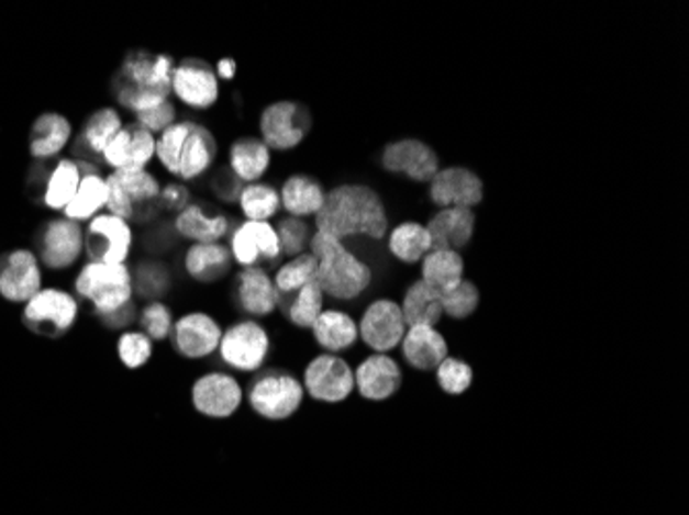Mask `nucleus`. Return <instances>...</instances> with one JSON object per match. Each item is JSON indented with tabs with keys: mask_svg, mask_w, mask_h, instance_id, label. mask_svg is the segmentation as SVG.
<instances>
[{
	"mask_svg": "<svg viewBox=\"0 0 689 515\" xmlns=\"http://www.w3.org/2000/svg\"><path fill=\"white\" fill-rule=\"evenodd\" d=\"M316 232L338 242L366 235L382 239L388 232V215L380 194L366 183H341L326 192L324 204L314 216Z\"/></svg>",
	"mask_w": 689,
	"mask_h": 515,
	"instance_id": "obj_1",
	"label": "nucleus"
},
{
	"mask_svg": "<svg viewBox=\"0 0 689 515\" xmlns=\"http://www.w3.org/2000/svg\"><path fill=\"white\" fill-rule=\"evenodd\" d=\"M174 68L176 60L169 54L129 52L112 79V93L120 108L136 116L168 101Z\"/></svg>",
	"mask_w": 689,
	"mask_h": 515,
	"instance_id": "obj_2",
	"label": "nucleus"
},
{
	"mask_svg": "<svg viewBox=\"0 0 689 515\" xmlns=\"http://www.w3.org/2000/svg\"><path fill=\"white\" fill-rule=\"evenodd\" d=\"M213 133L195 120H178L157 136L155 159L180 182L204 176L218 159Z\"/></svg>",
	"mask_w": 689,
	"mask_h": 515,
	"instance_id": "obj_3",
	"label": "nucleus"
},
{
	"mask_svg": "<svg viewBox=\"0 0 689 515\" xmlns=\"http://www.w3.org/2000/svg\"><path fill=\"white\" fill-rule=\"evenodd\" d=\"M308 251L316 258V279L320 291L338 301L359 298L371 283V270L352 249L331 235L314 232Z\"/></svg>",
	"mask_w": 689,
	"mask_h": 515,
	"instance_id": "obj_4",
	"label": "nucleus"
},
{
	"mask_svg": "<svg viewBox=\"0 0 689 515\" xmlns=\"http://www.w3.org/2000/svg\"><path fill=\"white\" fill-rule=\"evenodd\" d=\"M75 289L100 320L112 316L133 303V270L129 265L87 262L75 279Z\"/></svg>",
	"mask_w": 689,
	"mask_h": 515,
	"instance_id": "obj_5",
	"label": "nucleus"
},
{
	"mask_svg": "<svg viewBox=\"0 0 689 515\" xmlns=\"http://www.w3.org/2000/svg\"><path fill=\"white\" fill-rule=\"evenodd\" d=\"M108 204L110 215L120 216L129 223H145L159 211L162 183L149 169H119L108 178Z\"/></svg>",
	"mask_w": 689,
	"mask_h": 515,
	"instance_id": "obj_6",
	"label": "nucleus"
},
{
	"mask_svg": "<svg viewBox=\"0 0 689 515\" xmlns=\"http://www.w3.org/2000/svg\"><path fill=\"white\" fill-rule=\"evenodd\" d=\"M135 246L133 225L120 216L101 213L84 229V248L89 262L126 265Z\"/></svg>",
	"mask_w": 689,
	"mask_h": 515,
	"instance_id": "obj_7",
	"label": "nucleus"
},
{
	"mask_svg": "<svg viewBox=\"0 0 689 515\" xmlns=\"http://www.w3.org/2000/svg\"><path fill=\"white\" fill-rule=\"evenodd\" d=\"M248 402L256 415L267 421H286L300 411L303 385L291 373L281 369L265 371L251 388Z\"/></svg>",
	"mask_w": 689,
	"mask_h": 515,
	"instance_id": "obj_8",
	"label": "nucleus"
},
{
	"mask_svg": "<svg viewBox=\"0 0 689 515\" xmlns=\"http://www.w3.org/2000/svg\"><path fill=\"white\" fill-rule=\"evenodd\" d=\"M79 316V303L63 289H42L25 303L23 322L32 333L40 336L67 334Z\"/></svg>",
	"mask_w": 689,
	"mask_h": 515,
	"instance_id": "obj_9",
	"label": "nucleus"
},
{
	"mask_svg": "<svg viewBox=\"0 0 689 515\" xmlns=\"http://www.w3.org/2000/svg\"><path fill=\"white\" fill-rule=\"evenodd\" d=\"M260 141L275 150L300 147L312 128L308 108L298 101H275L260 114Z\"/></svg>",
	"mask_w": 689,
	"mask_h": 515,
	"instance_id": "obj_10",
	"label": "nucleus"
},
{
	"mask_svg": "<svg viewBox=\"0 0 689 515\" xmlns=\"http://www.w3.org/2000/svg\"><path fill=\"white\" fill-rule=\"evenodd\" d=\"M84 251V225L67 216L46 221L35 233V256L51 270H67Z\"/></svg>",
	"mask_w": 689,
	"mask_h": 515,
	"instance_id": "obj_11",
	"label": "nucleus"
},
{
	"mask_svg": "<svg viewBox=\"0 0 689 515\" xmlns=\"http://www.w3.org/2000/svg\"><path fill=\"white\" fill-rule=\"evenodd\" d=\"M269 349V333L258 322L244 320L223 333L218 350L225 366L237 371H256L265 366Z\"/></svg>",
	"mask_w": 689,
	"mask_h": 515,
	"instance_id": "obj_12",
	"label": "nucleus"
},
{
	"mask_svg": "<svg viewBox=\"0 0 689 515\" xmlns=\"http://www.w3.org/2000/svg\"><path fill=\"white\" fill-rule=\"evenodd\" d=\"M303 392L319 402L336 404L349 399L355 390V376L352 366L331 352L312 359L303 371Z\"/></svg>",
	"mask_w": 689,
	"mask_h": 515,
	"instance_id": "obj_13",
	"label": "nucleus"
},
{
	"mask_svg": "<svg viewBox=\"0 0 689 515\" xmlns=\"http://www.w3.org/2000/svg\"><path fill=\"white\" fill-rule=\"evenodd\" d=\"M171 93L190 110H209L219 100L215 67L202 58H185L174 68Z\"/></svg>",
	"mask_w": 689,
	"mask_h": 515,
	"instance_id": "obj_14",
	"label": "nucleus"
},
{
	"mask_svg": "<svg viewBox=\"0 0 689 515\" xmlns=\"http://www.w3.org/2000/svg\"><path fill=\"white\" fill-rule=\"evenodd\" d=\"M42 291L40 260L32 249H11L0 256V295L11 303H27Z\"/></svg>",
	"mask_w": 689,
	"mask_h": 515,
	"instance_id": "obj_15",
	"label": "nucleus"
},
{
	"mask_svg": "<svg viewBox=\"0 0 689 515\" xmlns=\"http://www.w3.org/2000/svg\"><path fill=\"white\" fill-rule=\"evenodd\" d=\"M359 338L376 352L397 349L407 333L403 312L397 301L378 300L370 303L359 322Z\"/></svg>",
	"mask_w": 689,
	"mask_h": 515,
	"instance_id": "obj_16",
	"label": "nucleus"
},
{
	"mask_svg": "<svg viewBox=\"0 0 689 515\" xmlns=\"http://www.w3.org/2000/svg\"><path fill=\"white\" fill-rule=\"evenodd\" d=\"M382 167L388 173L404 176L413 182H432L440 171L436 150L418 138H401L382 150Z\"/></svg>",
	"mask_w": 689,
	"mask_h": 515,
	"instance_id": "obj_17",
	"label": "nucleus"
},
{
	"mask_svg": "<svg viewBox=\"0 0 689 515\" xmlns=\"http://www.w3.org/2000/svg\"><path fill=\"white\" fill-rule=\"evenodd\" d=\"M155 143L157 136L143 128L141 124L131 122L124 124L110 145L101 155V164L110 167L112 171L119 169H147L155 159Z\"/></svg>",
	"mask_w": 689,
	"mask_h": 515,
	"instance_id": "obj_18",
	"label": "nucleus"
},
{
	"mask_svg": "<svg viewBox=\"0 0 689 515\" xmlns=\"http://www.w3.org/2000/svg\"><path fill=\"white\" fill-rule=\"evenodd\" d=\"M232 258L242 268L256 267L260 260L275 262L281 258L279 237L270 221H244L230 237Z\"/></svg>",
	"mask_w": 689,
	"mask_h": 515,
	"instance_id": "obj_19",
	"label": "nucleus"
},
{
	"mask_svg": "<svg viewBox=\"0 0 689 515\" xmlns=\"http://www.w3.org/2000/svg\"><path fill=\"white\" fill-rule=\"evenodd\" d=\"M430 199L440 209H473L484 200V182L469 167H446L432 178Z\"/></svg>",
	"mask_w": 689,
	"mask_h": 515,
	"instance_id": "obj_20",
	"label": "nucleus"
},
{
	"mask_svg": "<svg viewBox=\"0 0 689 515\" xmlns=\"http://www.w3.org/2000/svg\"><path fill=\"white\" fill-rule=\"evenodd\" d=\"M223 331L218 320L202 312H190L178 317L171 328V343L186 359H204L219 349Z\"/></svg>",
	"mask_w": 689,
	"mask_h": 515,
	"instance_id": "obj_21",
	"label": "nucleus"
},
{
	"mask_svg": "<svg viewBox=\"0 0 689 515\" xmlns=\"http://www.w3.org/2000/svg\"><path fill=\"white\" fill-rule=\"evenodd\" d=\"M242 388L227 373H207L192 385V406L209 418H230L242 404Z\"/></svg>",
	"mask_w": 689,
	"mask_h": 515,
	"instance_id": "obj_22",
	"label": "nucleus"
},
{
	"mask_svg": "<svg viewBox=\"0 0 689 515\" xmlns=\"http://www.w3.org/2000/svg\"><path fill=\"white\" fill-rule=\"evenodd\" d=\"M122 126H124V120H122L119 108L105 105V108L91 112L85 120L84 128L77 136V141H75V147H73L75 159L100 167L103 150L110 145V141L122 131Z\"/></svg>",
	"mask_w": 689,
	"mask_h": 515,
	"instance_id": "obj_23",
	"label": "nucleus"
},
{
	"mask_svg": "<svg viewBox=\"0 0 689 515\" xmlns=\"http://www.w3.org/2000/svg\"><path fill=\"white\" fill-rule=\"evenodd\" d=\"M355 390L371 402H382L394 396L403 382V373L392 357L374 352L354 371Z\"/></svg>",
	"mask_w": 689,
	"mask_h": 515,
	"instance_id": "obj_24",
	"label": "nucleus"
},
{
	"mask_svg": "<svg viewBox=\"0 0 689 515\" xmlns=\"http://www.w3.org/2000/svg\"><path fill=\"white\" fill-rule=\"evenodd\" d=\"M236 303L248 316H269L281 303V295L265 268H242L236 277Z\"/></svg>",
	"mask_w": 689,
	"mask_h": 515,
	"instance_id": "obj_25",
	"label": "nucleus"
},
{
	"mask_svg": "<svg viewBox=\"0 0 689 515\" xmlns=\"http://www.w3.org/2000/svg\"><path fill=\"white\" fill-rule=\"evenodd\" d=\"M174 229L192 244H218L230 233V219L223 213H209L204 202H190L174 216Z\"/></svg>",
	"mask_w": 689,
	"mask_h": 515,
	"instance_id": "obj_26",
	"label": "nucleus"
},
{
	"mask_svg": "<svg viewBox=\"0 0 689 515\" xmlns=\"http://www.w3.org/2000/svg\"><path fill=\"white\" fill-rule=\"evenodd\" d=\"M473 209H440L425 225L432 237V249H458L469 246L475 233Z\"/></svg>",
	"mask_w": 689,
	"mask_h": 515,
	"instance_id": "obj_27",
	"label": "nucleus"
},
{
	"mask_svg": "<svg viewBox=\"0 0 689 515\" xmlns=\"http://www.w3.org/2000/svg\"><path fill=\"white\" fill-rule=\"evenodd\" d=\"M404 361L418 371H434L448 357V343L434 326H411L403 340Z\"/></svg>",
	"mask_w": 689,
	"mask_h": 515,
	"instance_id": "obj_28",
	"label": "nucleus"
},
{
	"mask_svg": "<svg viewBox=\"0 0 689 515\" xmlns=\"http://www.w3.org/2000/svg\"><path fill=\"white\" fill-rule=\"evenodd\" d=\"M73 138V126L68 117L56 112H46L37 116L30 128V153L34 159L40 161H51L56 155H60L67 149L68 143Z\"/></svg>",
	"mask_w": 689,
	"mask_h": 515,
	"instance_id": "obj_29",
	"label": "nucleus"
},
{
	"mask_svg": "<svg viewBox=\"0 0 689 515\" xmlns=\"http://www.w3.org/2000/svg\"><path fill=\"white\" fill-rule=\"evenodd\" d=\"M232 251L223 244H192L186 249V275L197 283L221 281L232 268Z\"/></svg>",
	"mask_w": 689,
	"mask_h": 515,
	"instance_id": "obj_30",
	"label": "nucleus"
},
{
	"mask_svg": "<svg viewBox=\"0 0 689 515\" xmlns=\"http://www.w3.org/2000/svg\"><path fill=\"white\" fill-rule=\"evenodd\" d=\"M279 197H281V206L286 209L289 216L305 219V216L319 215L326 199V192L316 178L305 176V173H296L284 182Z\"/></svg>",
	"mask_w": 689,
	"mask_h": 515,
	"instance_id": "obj_31",
	"label": "nucleus"
},
{
	"mask_svg": "<svg viewBox=\"0 0 689 515\" xmlns=\"http://www.w3.org/2000/svg\"><path fill=\"white\" fill-rule=\"evenodd\" d=\"M421 262V281L442 295L465 281V260L458 251L432 249Z\"/></svg>",
	"mask_w": 689,
	"mask_h": 515,
	"instance_id": "obj_32",
	"label": "nucleus"
},
{
	"mask_svg": "<svg viewBox=\"0 0 689 515\" xmlns=\"http://www.w3.org/2000/svg\"><path fill=\"white\" fill-rule=\"evenodd\" d=\"M312 334L319 347L335 355L354 347L355 340L359 338V328L349 314L341 310H324L312 326Z\"/></svg>",
	"mask_w": 689,
	"mask_h": 515,
	"instance_id": "obj_33",
	"label": "nucleus"
},
{
	"mask_svg": "<svg viewBox=\"0 0 689 515\" xmlns=\"http://www.w3.org/2000/svg\"><path fill=\"white\" fill-rule=\"evenodd\" d=\"M84 180V171L75 159H58L56 166L52 167L44 190H42V202L46 209L63 213L75 199L79 183Z\"/></svg>",
	"mask_w": 689,
	"mask_h": 515,
	"instance_id": "obj_34",
	"label": "nucleus"
},
{
	"mask_svg": "<svg viewBox=\"0 0 689 515\" xmlns=\"http://www.w3.org/2000/svg\"><path fill=\"white\" fill-rule=\"evenodd\" d=\"M270 166V149L256 136H242L230 147V169L242 182H258Z\"/></svg>",
	"mask_w": 689,
	"mask_h": 515,
	"instance_id": "obj_35",
	"label": "nucleus"
},
{
	"mask_svg": "<svg viewBox=\"0 0 689 515\" xmlns=\"http://www.w3.org/2000/svg\"><path fill=\"white\" fill-rule=\"evenodd\" d=\"M401 312H403L407 328L411 326L436 328L437 322L444 316L442 293H437L436 289H432L430 284L418 281L407 289L403 303H401Z\"/></svg>",
	"mask_w": 689,
	"mask_h": 515,
	"instance_id": "obj_36",
	"label": "nucleus"
},
{
	"mask_svg": "<svg viewBox=\"0 0 689 515\" xmlns=\"http://www.w3.org/2000/svg\"><path fill=\"white\" fill-rule=\"evenodd\" d=\"M108 204V183L100 171L84 173V180L79 183V190L75 199L70 200L63 216L77 223H89L91 219L101 215Z\"/></svg>",
	"mask_w": 689,
	"mask_h": 515,
	"instance_id": "obj_37",
	"label": "nucleus"
},
{
	"mask_svg": "<svg viewBox=\"0 0 689 515\" xmlns=\"http://www.w3.org/2000/svg\"><path fill=\"white\" fill-rule=\"evenodd\" d=\"M388 248H390V254L404 265H413L423 260L432 251V237L425 225L407 221L392 229L388 237Z\"/></svg>",
	"mask_w": 689,
	"mask_h": 515,
	"instance_id": "obj_38",
	"label": "nucleus"
},
{
	"mask_svg": "<svg viewBox=\"0 0 689 515\" xmlns=\"http://www.w3.org/2000/svg\"><path fill=\"white\" fill-rule=\"evenodd\" d=\"M237 202L246 221H269L281 211L279 190L270 183H246Z\"/></svg>",
	"mask_w": 689,
	"mask_h": 515,
	"instance_id": "obj_39",
	"label": "nucleus"
},
{
	"mask_svg": "<svg viewBox=\"0 0 689 515\" xmlns=\"http://www.w3.org/2000/svg\"><path fill=\"white\" fill-rule=\"evenodd\" d=\"M316 268H319L316 258L310 251H303L300 256L289 258V262H286L284 267H279V270L275 272L273 283L277 287L279 295H293L305 284L314 283Z\"/></svg>",
	"mask_w": 689,
	"mask_h": 515,
	"instance_id": "obj_40",
	"label": "nucleus"
},
{
	"mask_svg": "<svg viewBox=\"0 0 689 515\" xmlns=\"http://www.w3.org/2000/svg\"><path fill=\"white\" fill-rule=\"evenodd\" d=\"M324 312V293L316 283L305 284L298 293H293V300L287 305V317L298 328H310L316 324L320 314Z\"/></svg>",
	"mask_w": 689,
	"mask_h": 515,
	"instance_id": "obj_41",
	"label": "nucleus"
},
{
	"mask_svg": "<svg viewBox=\"0 0 689 515\" xmlns=\"http://www.w3.org/2000/svg\"><path fill=\"white\" fill-rule=\"evenodd\" d=\"M169 284H171L169 270L162 262H155V260L141 262L133 272V287L141 298H147V300L152 298V301H157V298L168 293Z\"/></svg>",
	"mask_w": 689,
	"mask_h": 515,
	"instance_id": "obj_42",
	"label": "nucleus"
},
{
	"mask_svg": "<svg viewBox=\"0 0 689 515\" xmlns=\"http://www.w3.org/2000/svg\"><path fill=\"white\" fill-rule=\"evenodd\" d=\"M275 232L279 237V246H281V256H300L310 246V227L303 219L298 216H286L275 225Z\"/></svg>",
	"mask_w": 689,
	"mask_h": 515,
	"instance_id": "obj_43",
	"label": "nucleus"
},
{
	"mask_svg": "<svg viewBox=\"0 0 689 515\" xmlns=\"http://www.w3.org/2000/svg\"><path fill=\"white\" fill-rule=\"evenodd\" d=\"M479 289L475 287L471 281H463V283L456 284L453 291L444 293L442 295V307H444V314L453 320H465V317L473 316L475 310L479 307Z\"/></svg>",
	"mask_w": 689,
	"mask_h": 515,
	"instance_id": "obj_44",
	"label": "nucleus"
},
{
	"mask_svg": "<svg viewBox=\"0 0 689 515\" xmlns=\"http://www.w3.org/2000/svg\"><path fill=\"white\" fill-rule=\"evenodd\" d=\"M120 363L129 369H141L149 363L153 355V340L145 333L129 331L119 338Z\"/></svg>",
	"mask_w": 689,
	"mask_h": 515,
	"instance_id": "obj_45",
	"label": "nucleus"
},
{
	"mask_svg": "<svg viewBox=\"0 0 689 515\" xmlns=\"http://www.w3.org/2000/svg\"><path fill=\"white\" fill-rule=\"evenodd\" d=\"M174 314L169 310L168 305L164 301H149L141 316H138V324H141V333L147 334L152 340H166L171 336V328H174Z\"/></svg>",
	"mask_w": 689,
	"mask_h": 515,
	"instance_id": "obj_46",
	"label": "nucleus"
},
{
	"mask_svg": "<svg viewBox=\"0 0 689 515\" xmlns=\"http://www.w3.org/2000/svg\"><path fill=\"white\" fill-rule=\"evenodd\" d=\"M437 383L446 394L458 396L463 392H467L473 383V369L469 363L446 357L436 369Z\"/></svg>",
	"mask_w": 689,
	"mask_h": 515,
	"instance_id": "obj_47",
	"label": "nucleus"
},
{
	"mask_svg": "<svg viewBox=\"0 0 689 515\" xmlns=\"http://www.w3.org/2000/svg\"><path fill=\"white\" fill-rule=\"evenodd\" d=\"M136 124H141L143 128H147L149 133L159 134L169 128L174 122H178V110L171 103V100L164 101L162 105H155L147 112H141L135 116Z\"/></svg>",
	"mask_w": 689,
	"mask_h": 515,
	"instance_id": "obj_48",
	"label": "nucleus"
},
{
	"mask_svg": "<svg viewBox=\"0 0 689 515\" xmlns=\"http://www.w3.org/2000/svg\"><path fill=\"white\" fill-rule=\"evenodd\" d=\"M213 192L221 202H236L244 190V182L237 178L230 167H221L213 176Z\"/></svg>",
	"mask_w": 689,
	"mask_h": 515,
	"instance_id": "obj_49",
	"label": "nucleus"
},
{
	"mask_svg": "<svg viewBox=\"0 0 689 515\" xmlns=\"http://www.w3.org/2000/svg\"><path fill=\"white\" fill-rule=\"evenodd\" d=\"M190 204V190L182 182L166 183L162 186L159 194V209L178 215Z\"/></svg>",
	"mask_w": 689,
	"mask_h": 515,
	"instance_id": "obj_50",
	"label": "nucleus"
},
{
	"mask_svg": "<svg viewBox=\"0 0 689 515\" xmlns=\"http://www.w3.org/2000/svg\"><path fill=\"white\" fill-rule=\"evenodd\" d=\"M135 305L131 303V305L122 307L120 312L112 314V316L101 317L100 322L103 326H105V328H110V331H120V328H126L131 322H135Z\"/></svg>",
	"mask_w": 689,
	"mask_h": 515,
	"instance_id": "obj_51",
	"label": "nucleus"
},
{
	"mask_svg": "<svg viewBox=\"0 0 689 515\" xmlns=\"http://www.w3.org/2000/svg\"><path fill=\"white\" fill-rule=\"evenodd\" d=\"M236 63L232 60V58H221L218 63V67H215V72H218V79H223V81H232L234 77H236Z\"/></svg>",
	"mask_w": 689,
	"mask_h": 515,
	"instance_id": "obj_52",
	"label": "nucleus"
}]
</instances>
